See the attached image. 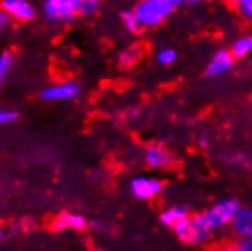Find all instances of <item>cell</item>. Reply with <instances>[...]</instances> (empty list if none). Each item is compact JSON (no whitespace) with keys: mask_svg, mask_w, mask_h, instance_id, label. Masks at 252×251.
Here are the masks:
<instances>
[{"mask_svg":"<svg viewBox=\"0 0 252 251\" xmlns=\"http://www.w3.org/2000/svg\"><path fill=\"white\" fill-rule=\"evenodd\" d=\"M12 61H14V57L9 52H3L2 55H0V84L3 82L5 75L8 73V70L12 66Z\"/></svg>","mask_w":252,"mask_h":251,"instance_id":"cell-20","label":"cell"},{"mask_svg":"<svg viewBox=\"0 0 252 251\" xmlns=\"http://www.w3.org/2000/svg\"><path fill=\"white\" fill-rule=\"evenodd\" d=\"M9 20H11V17L6 11L3 9H0V29H3L9 25Z\"/></svg>","mask_w":252,"mask_h":251,"instance_id":"cell-24","label":"cell"},{"mask_svg":"<svg viewBox=\"0 0 252 251\" xmlns=\"http://www.w3.org/2000/svg\"><path fill=\"white\" fill-rule=\"evenodd\" d=\"M81 95V85L75 81H65L60 84H53L41 90L40 96L43 101L50 102H63V101H73Z\"/></svg>","mask_w":252,"mask_h":251,"instance_id":"cell-6","label":"cell"},{"mask_svg":"<svg viewBox=\"0 0 252 251\" xmlns=\"http://www.w3.org/2000/svg\"><path fill=\"white\" fill-rule=\"evenodd\" d=\"M81 2H94V3H102L103 0H81Z\"/></svg>","mask_w":252,"mask_h":251,"instance_id":"cell-27","label":"cell"},{"mask_svg":"<svg viewBox=\"0 0 252 251\" xmlns=\"http://www.w3.org/2000/svg\"><path fill=\"white\" fill-rule=\"evenodd\" d=\"M242 207L240 201L236 198H226L219 203H216L213 207H210L205 215L208 221L211 222L214 230H220L231 225V221L236 216L237 210Z\"/></svg>","mask_w":252,"mask_h":251,"instance_id":"cell-3","label":"cell"},{"mask_svg":"<svg viewBox=\"0 0 252 251\" xmlns=\"http://www.w3.org/2000/svg\"><path fill=\"white\" fill-rule=\"evenodd\" d=\"M189 216V209L186 206H172L166 210L161 212L159 215V221L163 225L173 228L179 221Z\"/></svg>","mask_w":252,"mask_h":251,"instance_id":"cell-12","label":"cell"},{"mask_svg":"<svg viewBox=\"0 0 252 251\" xmlns=\"http://www.w3.org/2000/svg\"><path fill=\"white\" fill-rule=\"evenodd\" d=\"M229 3L245 20H252V0H229Z\"/></svg>","mask_w":252,"mask_h":251,"instance_id":"cell-17","label":"cell"},{"mask_svg":"<svg viewBox=\"0 0 252 251\" xmlns=\"http://www.w3.org/2000/svg\"><path fill=\"white\" fill-rule=\"evenodd\" d=\"M199 145H201L204 149H208V148H210V140H208L205 136H202V137H201V140H199Z\"/></svg>","mask_w":252,"mask_h":251,"instance_id":"cell-25","label":"cell"},{"mask_svg":"<svg viewBox=\"0 0 252 251\" xmlns=\"http://www.w3.org/2000/svg\"><path fill=\"white\" fill-rule=\"evenodd\" d=\"M120 20H122L125 29L128 31V32H131V34H137V32L143 28L134 9L123 11V12L120 14Z\"/></svg>","mask_w":252,"mask_h":251,"instance_id":"cell-16","label":"cell"},{"mask_svg":"<svg viewBox=\"0 0 252 251\" xmlns=\"http://www.w3.org/2000/svg\"><path fill=\"white\" fill-rule=\"evenodd\" d=\"M99 9V3L94 2H82L81 3V15H93Z\"/></svg>","mask_w":252,"mask_h":251,"instance_id":"cell-22","label":"cell"},{"mask_svg":"<svg viewBox=\"0 0 252 251\" xmlns=\"http://www.w3.org/2000/svg\"><path fill=\"white\" fill-rule=\"evenodd\" d=\"M220 161H223L228 166H234V168H248L251 166V160L248 155H245L243 152H228L220 155Z\"/></svg>","mask_w":252,"mask_h":251,"instance_id":"cell-15","label":"cell"},{"mask_svg":"<svg viewBox=\"0 0 252 251\" xmlns=\"http://www.w3.org/2000/svg\"><path fill=\"white\" fill-rule=\"evenodd\" d=\"M234 61H236V58L232 57L231 50H226V49L218 50L211 57L210 63L205 67V76L207 78H218V76L225 75L226 72H229L232 69Z\"/></svg>","mask_w":252,"mask_h":251,"instance_id":"cell-7","label":"cell"},{"mask_svg":"<svg viewBox=\"0 0 252 251\" xmlns=\"http://www.w3.org/2000/svg\"><path fill=\"white\" fill-rule=\"evenodd\" d=\"M237 251H252V236L251 238H239L236 244Z\"/></svg>","mask_w":252,"mask_h":251,"instance_id":"cell-23","label":"cell"},{"mask_svg":"<svg viewBox=\"0 0 252 251\" xmlns=\"http://www.w3.org/2000/svg\"><path fill=\"white\" fill-rule=\"evenodd\" d=\"M155 58H157V61L161 66H172L176 61V58H178V53L172 47H163V49H159L157 52V57Z\"/></svg>","mask_w":252,"mask_h":251,"instance_id":"cell-18","label":"cell"},{"mask_svg":"<svg viewBox=\"0 0 252 251\" xmlns=\"http://www.w3.org/2000/svg\"><path fill=\"white\" fill-rule=\"evenodd\" d=\"M141 55H143V49L140 46H132L120 53L119 63L122 67H131L141 58Z\"/></svg>","mask_w":252,"mask_h":251,"instance_id":"cell-14","label":"cell"},{"mask_svg":"<svg viewBox=\"0 0 252 251\" xmlns=\"http://www.w3.org/2000/svg\"><path fill=\"white\" fill-rule=\"evenodd\" d=\"M81 0H44L43 12L50 23H70L81 15Z\"/></svg>","mask_w":252,"mask_h":251,"instance_id":"cell-2","label":"cell"},{"mask_svg":"<svg viewBox=\"0 0 252 251\" xmlns=\"http://www.w3.org/2000/svg\"><path fill=\"white\" fill-rule=\"evenodd\" d=\"M232 233L237 238H251L252 236V207H240L236 216L231 221Z\"/></svg>","mask_w":252,"mask_h":251,"instance_id":"cell-10","label":"cell"},{"mask_svg":"<svg viewBox=\"0 0 252 251\" xmlns=\"http://www.w3.org/2000/svg\"><path fill=\"white\" fill-rule=\"evenodd\" d=\"M87 224H88V221L85 219V216H82V215L65 212L55 218V221L52 222V227L57 231H64V230L81 231L87 227Z\"/></svg>","mask_w":252,"mask_h":251,"instance_id":"cell-11","label":"cell"},{"mask_svg":"<svg viewBox=\"0 0 252 251\" xmlns=\"http://www.w3.org/2000/svg\"><path fill=\"white\" fill-rule=\"evenodd\" d=\"M134 11L143 28H157L167 19L166 12L157 0H140Z\"/></svg>","mask_w":252,"mask_h":251,"instance_id":"cell-4","label":"cell"},{"mask_svg":"<svg viewBox=\"0 0 252 251\" xmlns=\"http://www.w3.org/2000/svg\"><path fill=\"white\" fill-rule=\"evenodd\" d=\"M2 9L9 14L11 19L19 22H31L37 15V11L28 0H2Z\"/></svg>","mask_w":252,"mask_h":251,"instance_id":"cell-8","label":"cell"},{"mask_svg":"<svg viewBox=\"0 0 252 251\" xmlns=\"http://www.w3.org/2000/svg\"><path fill=\"white\" fill-rule=\"evenodd\" d=\"M129 189L137 200L148 201V200L157 198V196L163 192L164 184L159 178L141 175V177H135L134 180H131Z\"/></svg>","mask_w":252,"mask_h":251,"instance_id":"cell-5","label":"cell"},{"mask_svg":"<svg viewBox=\"0 0 252 251\" xmlns=\"http://www.w3.org/2000/svg\"><path fill=\"white\" fill-rule=\"evenodd\" d=\"M159 3V6L163 8V11L166 12L167 17H170L173 12H176L181 6L187 5L189 0H157Z\"/></svg>","mask_w":252,"mask_h":251,"instance_id":"cell-19","label":"cell"},{"mask_svg":"<svg viewBox=\"0 0 252 251\" xmlns=\"http://www.w3.org/2000/svg\"><path fill=\"white\" fill-rule=\"evenodd\" d=\"M3 238H5V233L3 230H0V241H3Z\"/></svg>","mask_w":252,"mask_h":251,"instance_id":"cell-28","label":"cell"},{"mask_svg":"<svg viewBox=\"0 0 252 251\" xmlns=\"http://www.w3.org/2000/svg\"><path fill=\"white\" fill-rule=\"evenodd\" d=\"M173 231L176 238L183 244L190 247H197L207 244L211 239L214 228L205 213H196V215H189V216L179 221L173 227Z\"/></svg>","mask_w":252,"mask_h":251,"instance_id":"cell-1","label":"cell"},{"mask_svg":"<svg viewBox=\"0 0 252 251\" xmlns=\"http://www.w3.org/2000/svg\"><path fill=\"white\" fill-rule=\"evenodd\" d=\"M19 119V113L14 110H6V108H0V127L2 125L12 123Z\"/></svg>","mask_w":252,"mask_h":251,"instance_id":"cell-21","label":"cell"},{"mask_svg":"<svg viewBox=\"0 0 252 251\" xmlns=\"http://www.w3.org/2000/svg\"><path fill=\"white\" fill-rule=\"evenodd\" d=\"M145 161L152 169H167L173 165V155L170 151L161 145H151L145 151Z\"/></svg>","mask_w":252,"mask_h":251,"instance_id":"cell-9","label":"cell"},{"mask_svg":"<svg viewBox=\"0 0 252 251\" xmlns=\"http://www.w3.org/2000/svg\"><path fill=\"white\" fill-rule=\"evenodd\" d=\"M205 2H208V0H189V5H201V3H205Z\"/></svg>","mask_w":252,"mask_h":251,"instance_id":"cell-26","label":"cell"},{"mask_svg":"<svg viewBox=\"0 0 252 251\" xmlns=\"http://www.w3.org/2000/svg\"><path fill=\"white\" fill-rule=\"evenodd\" d=\"M231 53L236 60L246 58L252 53V35H243V37L237 38L231 46Z\"/></svg>","mask_w":252,"mask_h":251,"instance_id":"cell-13","label":"cell"}]
</instances>
